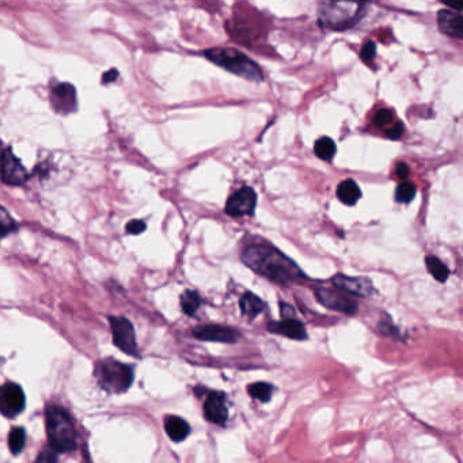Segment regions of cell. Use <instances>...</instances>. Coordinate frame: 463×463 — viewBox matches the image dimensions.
<instances>
[{"mask_svg":"<svg viewBox=\"0 0 463 463\" xmlns=\"http://www.w3.org/2000/svg\"><path fill=\"white\" fill-rule=\"evenodd\" d=\"M333 285L340 291L357 297H370L375 292V288L370 278L367 277H350L345 274H336L333 278Z\"/></svg>","mask_w":463,"mask_h":463,"instance_id":"11","label":"cell"},{"mask_svg":"<svg viewBox=\"0 0 463 463\" xmlns=\"http://www.w3.org/2000/svg\"><path fill=\"white\" fill-rule=\"evenodd\" d=\"M0 178L7 185H22L28 181L26 168L10 148L0 152Z\"/></svg>","mask_w":463,"mask_h":463,"instance_id":"8","label":"cell"},{"mask_svg":"<svg viewBox=\"0 0 463 463\" xmlns=\"http://www.w3.org/2000/svg\"><path fill=\"white\" fill-rule=\"evenodd\" d=\"M404 131H405L404 124L398 121V123H395L393 127H390V128L386 131V135H387V137L393 139V140H398L400 137L404 135Z\"/></svg>","mask_w":463,"mask_h":463,"instance_id":"29","label":"cell"},{"mask_svg":"<svg viewBox=\"0 0 463 463\" xmlns=\"http://www.w3.org/2000/svg\"><path fill=\"white\" fill-rule=\"evenodd\" d=\"M52 105L58 113H71L77 109V91L72 84L60 83L52 90Z\"/></svg>","mask_w":463,"mask_h":463,"instance_id":"14","label":"cell"},{"mask_svg":"<svg viewBox=\"0 0 463 463\" xmlns=\"http://www.w3.org/2000/svg\"><path fill=\"white\" fill-rule=\"evenodd\" d=\"M280 307H281V315L283 318H295V310L287 304V303H280Z\"/></svg>","mask_w":463,"mask_h":463,"instance_id":"33","label":"cell"},{"mask_svg":"<svg viewBox=\"0 0 463 463\" xmlns=\"http://www.w3.org/2000/svg\"><path fill=\"white\" fill-rule=\"evenodd\" d=\"M26 405L24 390L17 383H6L0 386V413L13 418L21 414Z\"/></svg>","mask_w":463,"mask_h":463,"instance_id":"7","label":"cell"},{"mask_svg":"<svg viewBox=\"0 0 463 463\" xmlns=\"http://www.w3.org/2000/svg\"><path fill=\"white\" fill-rule=\"evenodd\" d=\"M95 378L98 384L111 394H120L127 391L132 382V368L116 359H104L95 366Z\"/></svg>","mask_w":463,"mask_h":463,"instance_id":"5","label":"cell"},{"mask_svg":"<svg viewBox=\"0 0 463 463\" xmlns=\"http://www.w3.org/2000/svg\"><path fill=\"white\" fill-rule=\"evenodd\" d=\"M47 432L54 451L70 453L77 448V432L71 417L61 408L47 410Z\"/></svg>","mask_w":463,"mask_h":463,"instance_id":"4","label":"cell"},{"mask_svg":"<svg viewBox=\"0 0 463 463\" xmlns=\"http://www.w3.org/2000/svg\"><path fill=\"white\" fill-rule=\"evenodd\" d=\"M146 223L143 220H132L127 224V231L130 234H134V235H137V234H141L144 230H146Z\"/></svg>","mask_w":463,"mask_h":463,"instance_id":"30","label":"cell"},{"mask_svg":"<svg viewBox=\"0 0 463 463\" xmlns=\"http://www.w3.org/2000/svg\"><path fill=\"white\" fill-rule=\"evenodd\" d=\"M17 230V221L8 214V211L0 207V241Z\"/></svg>","mask_w":463,"mask_h":463,"instance_id":"25","label":"cell"},{"mask_svg":"<svg viewBox=\"0 0 463 463\" xmlns=\"http://www.w3.org/2000/svg\"><path fill=\"white\" fill-rule=\"evenodd\" d=\"M375 55H377V44L374 41H367L360 51L361 60L366 63H371L375 58Z\"/></svg>","mask_w":463,"mask_h":463,"instance_id":"28","label":"cell"},{"mask_svg":"<svg viewBox=\"0 0 463 463\" xmlns=\"http://www.w3.org/2000/svg\"><path fill=\"white\" fill-rule=\"evenodd\" d=\"M117 77H118V72H117L116 70H111V71L107 72V74L104 75V79H102V82H113V81H116V79H117Z\"/></svg>","mask_w":463,"mask_h":463,"instance_id":"34","label":"cell"},{"mask_svg":"<svg viewBox=\"0 0 463 463\" xmlns=\"http://www.w3.org/2000/svg\"><path fill=\"white\" fill-rule=\"evenodd\" d=\"M109 322L116 347L127 354L137 356L136 337L132 324L124 317H110Z\"/></svg>","mask_w":463,"mask_h":463,"instance_id":"6","label":"cell"},{"mask_svg":"<svg viewBox=\"0 0 463 463\" xmlns=\"http://www.w3.org/2000/svg\"><path fill=\"white\" fill-rule=\"evenodd\" d=\"M268 330L274 334H280L292 340H306L307 331L304 325L297 318H285L281 322H271Z\"/></svg>","mask_w":463,"mask_h":463,"instance_id":"16","label":"cell"},{"mask_svg":"<svg viewBox=\"0 0 463 463\" xmlns=\"http://www.w3.org/2000/svg\"><path fill=\"white\" fill-rule=\"evenodd\" d=\"M193 336L203 341L231 344L241 337V333L233 327L221 325H200L193 329Z\"/></svg>","mask_w":463,"mask_h":463,"instance_id":"12","label":"cell"},{"mask_svg":"<svg viewBox=\"0 0 463 463\" xmlns=\"http://www.w3.org/2000/svg\"><path fill=\"white\" fill-rule=\"evenodd\" d=\"M164 430L173 441H182L191 434L189 424L178 416H167L164 420Z\"/></svg>","mask_w":463,"mask_h":463,"instance_id":"17","label":"cell"},{"mask_svg":"<svg viewBox=\"0 0 463 463\" xmlns=\"http://www.w3.org/2000/svg\"><path fill=\"white\" fill-rule=\"evenodd\" d=\"M240 306H241L242 314L245 317H247V318H250V320L256 318L265 308L264 301L260 299L257 295L251 294V292L244 294V297L241 298V301H240Z\"/></svg>","mask_w":463,"mask_h":463,"instance_id":"19","label":"cell"},{"mask_svg":"<svg viewBox=\"0 0 463 463\" xmlns=\"http://www.w3.org/2000/svg\"><path fill=\"white\" fill-rule=\"evenodd\" d=\"M205 57L219 67L245 78L251 82L264 81V74L258 64H256L250 57L233 48H211L205 51Z\"/></svg>","mask_w":463,"mask_h":463,"instance_id":"3","label":"cell"},{"mask_svg":"<svg viewBox=\"0 0 463 463\" xmlns=\"http://www.w3.org/2000/svg\"><path fill=\"white\" fill-rule=\"evenodd\" d=\"M367 4L354 1L320 3V25L333 30H347L354 26L366 14Z\"/></svg>","mask_w":463,"mask_h":463,"instance_id":"2","label":"cell"},{"mask_svg":"<svg viewBox=\"0 0 463 463\" xmlns=\"http://www.w3.org/2000/svg\"><path fill=\"white\" fill-rule=\"evenodd\" d=\"M409 174H410V168H409L408 164H404V162H400V164L395 166V175H397L398 178H401V180H407L409 177Z\"/></svg>","mask_w":463,"mask_h":463,"instance_id":"32","label":"cell"},{"mask_svg":"<svg viewBox=\"0 0 463 463\" xmlns=\"http://www.w3.org/2000/svg\"><path fill=\"white\" fill-rule=\"evenodd\" d=\"M247 393L254 400H258L261 402H268L272 398L273 393H274V387H273V384H271V383L257 382V383H251L247 387Z\"/></svg>","mask_w":463,"mask_h":463,"instance_id":"21","label":"cell"},{"mask_svg":"<svg viewBox=\"0 0 463 463\" xmlns=\"http://www.w3.org/2000/svg\"><path fill=\"white\" fill-rule=\"evenodd\" d=\"M201 306V298L196 291H185L181 295V307L187 315H193Z\"/></svg>","mask_w":463,"mask_h":463,"instance_id":"24","label":"cell"},{"mask_svg":"<svg viewBox=\"0 0 463 463\" xmlns=\"http://www.w3.org/2000/svg\"><path fill=\"white\" fill-rule=\"evenodd\" d=\"M425 265H427L428 272L431 273L437 281L444 283L448 278L450 269L446 267V264H443L435 256H428L425 258Z\"/></svg>","mask_w":463,"mask_h":463,"instance_id":"23","label":"cell"},{"mask_svg":"<svg viewBox=\"0 0 463 463\" xmlns=\"http://www.w3.org/2000/svg\"><path fill=\"white\" fill-rule=\"evenodd\" d=\"M336 151H337V146L333 141V139H330V137H320L315 141V144H314V152H315V155L320 159L327 161V162L331 161L334 158Z\"/></svg>","mask_w":463,"mask_h":463,"instance_id":"20","label":"cell"},{"mask_svg":"<svg viewBox=\"0 0 463 463\" xmlns=\"http://www.w3.org/2000/svg\"><path fill=\"white\" fill-rule=\"evenodd\" d=\"M257 207V194L253 188L244 187L231 194L226 204V214L234 218L253 215Z\"/></svg>","mask_w":463,"mask_h":463,"instance_id":"9","label":"cell"},{"mask_svg":"<svg viewBox=\"0 0 463 463\" xmlns=\"http://www.w3.org/2000/svg\"><path fill=\"white\" fill-rule=\"evenodd\" d=\"M416 193H417V189L411 182H402L395 189V200L398 203L408 204L416 197Z\"/></svg>","mask_w":463,"mask_h":463,"instance_id":"26","label":"cell"},{"mask_svg":"<svg viewBox=\"0 0 463 463\" xmlns=\"http://www.w3.org/2000/svg\"><path fill=\"white\" fill-rule=\"evenodd\" d=\"M337 197L345 205L352 207L360 200L361 191L354 180H345V181L340 182V185L337 188Z\"/></svg>","mask_w":463,"mask_h":463,"instance_id":"18","label":"cell"},{"mask_svg":"<svg viewBox=\"0 0 463 463\" xmlns=\"http://www.w3.org/2000/svg\"><path fill=\"white\" fill-rule=\"evenodd\" d=\"M315 297L320 303H322L325 307L338 311V313H344L347 315H354L357 313V303L356 300L352 299L350 295H347L345 292H340L336 290H330V288H318L315 291Z\"/></svg>","mask_w":463,"mask_h":463,"instance_id":"10","label":"cell"},{"mask_svg":"<svg viewBox=\"0 0 463 463\" xmlns=\"http://www.w3.org/2000/svg\"><path fill=\"white\" fill-rule=\"evenodd\" d=\"M394 120V113L390 109H381L379 111H377L375 117H374V124L379 128H383V127H387L393 123Z\"/></svg>","mask_w":463,"mask_h":463,"instance_id":"27","label":"cell"},{"mask_svg":"<svg viewBox=\"0 0 463 463\" xmlns=\"http://www.w3.org/2000/svg\"><path fill=\"white\" fill-rule=\"evenodd\" d=\"M461 13L451 11V10H440L437 13V25L441 33L454 37L462 38L463 25Z\"/></svg>","mask_w":463,"mask_h":463,"instance_id":"15","label":"cell"},{"mask_svg":"<svg viewBox=\"0 0 463 463\" xmlns=\"http://www.w3.org/2000/svg\"><path fill=\"white\" fill-rule=\"evenodd\" d=\"M204 414L210 423L217 425H226L228 418L227 397L221 391H211L204 402Z\"/></svg>","mask_w":463,"mask_h":463,"instance_id":"13","label":"cell"},{"mask_svg":"<svg viewBox=\"0 0 463 463\" xmlns=\"http://www.w3.org/2000/svg\"><path fill=\"white\" fill-rule=\"evenodd\" d=\"M242 261L254 272L281 285H290L306 278L292 260L272 246H247L242 253Z\"/></svg>","mask_w":463,"mask_h":463,"instance_id":"1","label":"cell"},{"mask_svg":"<svg viewBox=\"0 0 463 463\" xmlns=\"http://www.w3.org/2000/svg\"><path fill=\"white\" fill-rule=\"evenodd\" d=\"M26 444V431L21 427H15L8 434V448L14 455H18L24 451Z\"/></svg>","mask_w":463,"mask_h":463,"instance_id":"22","label":"cell"},{"mask_svg":"<svg viewBox=\"0 0 463 463\" xmlns=\"http://www.w3.org/2000/svg\"><path fill=\"white\" fill-rule=\"evenodd\" d=\"M34 463H57L54 451H42Z\"/></svg>","mask_w":463,"mask_h":463,"instance_id":"31","label":"cell"}]
</instances>
